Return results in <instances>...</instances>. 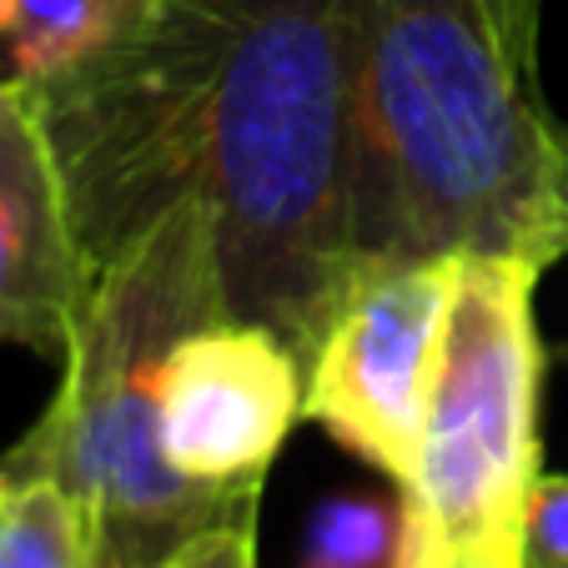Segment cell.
I'll use <instances>...</instances> for the list:
<instances>
[{"instance_id":"17","label":"cell","mask_w":568,"mask_h":568,"mask_svg":"<svg viewBox=\"0 0 568 568\" xmlns=\"http://www.w3.org/2000/svg\"><path fill=\"white\" fill-rule=\"evenodd\" d=\"M0 488H6V473H0Z\"/></svg>"},{"instance_id":"6","label":"cell","mask_w":568,"mask_h":568,"mask_svg":"<svg viewBox=\"0 0 568 568\" xmlns=\"http://www.w3.org/2000/svg\"><path fill=\"white\" fill-rule=\"evenodd\" d=\"M307 363L272 327L216 317L161 367V453L212 494L257 498L302 418Z\"/></svg>"},{"instance_id":"3","label":"cell","mask_w":568,"mask_h":568,"mask_svg":"<svg viewBox=\"0 0 568 568\" xmlns=\"http://www.w3.org/2000/svg\"><path fill=\"white\" fill-rule=\"evenodd\" d=\"M216 317H226L216 226L202 202H182L97 272L51 408L0 458V473L65 488L87 508L97 548L131 568L161 564L212 524L257 514V498L212 494L161 453V367Z\"/></svg>"},{"instance_id":"1","label":"cell","mask_w":568,"mask_h":568,"mask_svg":"<svg viewBox=\"0 0 568 568\" xmlns=\"http://www.w3.org/2000/svg\"><path fill=\"white\" fill-rule=\"evenodd\" d=\"M26 91L91 267L202 202L226 317L312 363L363 272L353 0H151L121 45Z\"/></svg>"},{"instance_id":"12","label":"cell","mask_w":568,"mask_h":568,"mask_svg":"<svg viewBox=\"0 0 568 568\" xmlns=\"http://www.w3.org/2000/svg\"><path fill=\"white\" fill-rule=\"evenodd\" d=\"M151 568H257V514L202 528Z\"/></svg>"},{"instance_id":"2","label":"cell","mask_w":568,"mask_h":568,"mask_svg":"<svg viewBox=\"0 0 568 568\" xmlns=\"http://www.w3.org/2000/svg\"><path fill=\"white\" fill-rule=\"evenodd\" d=\"M367 262L564 257L568 131L538 91V0H353Z\"/></svg>"},{"instance_id":"10","label":"cell","mask_w":568,"mask_h":568,"mask_svg":"<svg viewBox=\"0 0 568 568\" xmlns=\"http://www.w3.org/2000/svg\"><path fill=\"white\" fill-rule=\"evenodd\" d=\"M408 534V504L367 494H337L317 504L297 568H393Z\"/></svg>"},{"instance_id":"4","label":"cell","mask_w":568,"mask_h":568,"mask_svg":"<svg viewBox=\"0 0 568 568\" xmlns=\"http://www.w3.org/2000/svg\"><path fill=\"white\" fill-rule=\"evenodd\" d=\"M544 267L508 252H463L423 423L408 508L433 564L518 568L528 498L544 478V343L534 287Z\"/></svg>"},{"instance_id":"13","label":"cell","mask_w":568,"mask_h":568,"mask_svg":"<svg viewBox=\"0 0 568 568\" xmlns=\"http://www.w3.org/2000/svg\"><path fill=\"white\" fill-rule=\"evenodd\" d=\"M403 504H408V498H403ZM393 568H433V548H428V538H423V524L413 508H408V534H403V548H397Z\"/></svg>"},{"instance_id":"14","label":"cell","mask_w":568,"mask_h":568,"mask_svg":"<svg viewBox=\"0 0 568 568\" xmlns=\"http://www.w3.org/2000/svg\"><path fill=\"white\" fill-rule=\"evenodd\" d=\"M91 568H131V564H126V558H116V554H106V548L91 544Z\"/></svg>"},{"instance_id":"7","label":"cell","mask_w":568,"mask_h":568,"mask_svg":"<svg viewBox=\"0 0 568 568\" xmlns=\"http://www.w3.org/2000/svg\"><path fill=\"white\" fill-rule=\"evenodd\" d=\"M97 287L31 91L0 81V343L61 363Z\"/></svg>"},{"instance_id":"9","label":"cell","mask_w":568,"mask_h":568,"mask_svg":"<svg viewBox=\"0 0 568 568\" xmlns=\"http://www.w3.org/2000/svg\"><path fill=\"white\" fill-rule=\"evenodd\" d=\"M91 518L45 478H6L0 488V568H91Z\"/></svg>"},{"instance_id":"11","label":"cell","mask_w":568,"mask_h":568,"mask_svg":"<svg viewBox=\"0 0 568 568\" xmlns=\"http://www.w3.org/2000/svg\"><path fill=\"white\" fill-rule=\"evenodd\" d=\"M518 568H568V473L538 478L524 524V564Z\"/></svg>"},{"instance_id":"18","label":"cell","mask_w":568,"mask_h":568,"mask_svg":"<svg viewBox=\"0 0 568 568\" xmlns=\"http://www.w3.org/2000/svg\"><path fill=\"white\" fill-rule=\"evenodd\" d=\"M433 568H438V564H433ZM448 568H458V564H448Z\"/></svg>"},{"instance_id":"15","label":"cell","mask_w":568,"mask_h":568,"mask_svg":"<svg viewBox=\"0 0 568 568\" xmlns=\"http://www.w3.org/2000/svg\"><path fill=\"white\" fill-rule=\"evenodd\" d=\"M16 26V0H0V36H11Z\"/></svg>"},{"instance_id":"5","label":"cell","mask_w":568,"mask_h":568,"mask_svg":"<svg viewBox=\"0 0 568 568\" xmlns=\"http://www.w3.org/2000/svg\"><path fill=\"white\" fill-rule=\"evenodd\" d=\"M453 292L458 257L367 262L307 363L302 418L397 494H408L418 473Z\"/></svg>"},{"instance_id":"16","label":"cell","mask_w":568,"mask_h":568,"mask_svg":"<svg viewBox=\"0 0 568 568\" xmlns=\"http://www.w3.org/2000/svg\"><path fill=\"white\" fill-rule=\"evenodd\" d=\"M564 257H568V236H564Z\"/></svg>"},{"instance_id":"8","label":"cell","mask_w":568,"mask_h":568,"mask_svg":"<svg viewBox=\"0 0 568 568\" xmlns=\"http://www.w3.org/2000/svg\"><path fill=\"white\" fill-rule=\"evenodd\" d=\"M151 0H16L11 75L21 87H45L55 75L106 55L141 21Z\"/></svg>"}]
</instances>
